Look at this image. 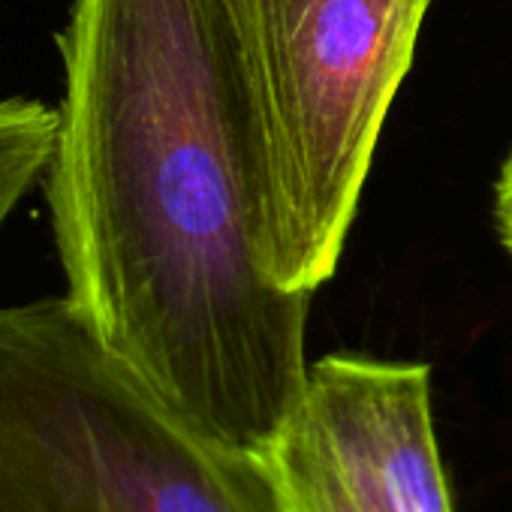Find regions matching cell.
Returning <instances> with one entry per match:
<instances>
[{
	"mask_svg": "<svg viewBox=\"0 0 512 512\" xmlns=\"http://www.w3.org/2000/svg\"><path fill=\"white\" fill-rule=\"evenodd\" d=\"M43 172L67 299L175 416L263 455L308 383V293L269 272L223 0H73Z\"/></svg>",
	"mask_w": 512,
	"mask_h": 512,
	"instance_id": "cell-1",
	"label": "cell"
},
{
	"mask_svg": "<svg viewBox=\"0 0 512 512\" xmlns=\"http://www.w3.org/2000/svg\"><path fill=\"white\" fill-rule=\"evenodd\" d=\"M0 512H290L263 455L175 416L67 296L0 308Z\"/></svg>",
	"mask_w": 512,
	"mask_h": 512,
	"instance_id": "cell-2",
	"label": "cell"
},
{
	"mask_svg": "<svg viewBox=\"0 0 512 512\" xmlns=\"http://www.w3.org/2000/svg\"><path fill=\"white\" fill-rule=\"evenodd\" d=\"M431 0H223L263 166L269 272L314 296L338 269Z\"/></svg>",
	"mask_w": 512,
	"mask_h": 512,
	"instance_id": "cell-3",
	"label": "cell"
},
{
	"mask_svg": "<svg viewBox=\"0 0 512 512\" xmlns=\"http://www.w3.org/2000/svg\"><path fill=\"white\" fill-rule=\"evenodd\" d=\"M284 428L380 512H455L425 362L329 353L311 362Z\"/></svg>",
	"mask_w": 512,
	"mask_h": 512,
	"instance_id": "cell-4",
	"label": "cell"
},
{
	"mask_svg": "<svg viewBox=\"0 0 512 512\" xmlns=\"http://www.w3.org/2000/svg\"><path fill=\"white\" fill-rule=\"evenodd\" d=\"M55 124L58 112L43 100H0V229L28 190L43 181L55 145Z\"/></svg>",
	"mask_w": 512,
	"mask_h": 512,
	"instance_id": "cell-5",
	"label": "cell"
},
{
	"mask_svg": "<svg viewBox=\"0 0 512 512\" xmlns=\"http://www.w3.org/2000/svg\"><path fill=\"white\" fill-rule=\"evenodd\" d=\"M263 461L290 512H380L287 428L263 452Z\"/></svg>",
	"mask_w": 512,
	"mask_h": 512,
	"instance_id": "cell-6",
	"label": "cell"
},
{
	"mask_svg": "<svg viewBox=\"0 0 512 512\" xmlns=\"http://www.w3.org/2000/svg\"><path fill=\"white\" fill-rule=\"evenodd\" d=\"M494 226H497L503 250L512 256V151L503 160L497 184H494Z\"/></svg>",
	"mask_w": 512,
	"mask_h": 512,
	"instance_id": "cell-7",
	"label": "cell"
}]
</instances>
